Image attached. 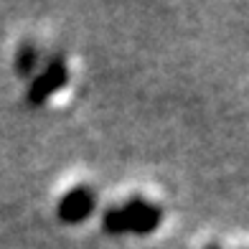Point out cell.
I'll use <instances>...</instances> for the list:
<instances>
[{"mask_svg":"<svg viewBox=\"0 0 249 249\" xmlns=\"http://www.w3.org/2000/svg\"><path fill=\"white\" fill-rule=\"evenodd\" d=\"M66 82H69V71H66L64 61H61V59L51 61L49 69L41 71V74L36 76V82L28 87V94H26L28 105H33V107L43 105V102H46L53 92H59V89H61Z\"/></svg>","mask_w":249,"mask_h":249,"instance_id":"6da1fadb","label":"cell"},{"mask_svg":"<svg viewBox=\"0 0 249 249\" xmlns=\"http://www.w3.org/2000/svg\"><path fill=\"white\" fill-rule=\"evenodd\" d=\"M122 211H124V216H127L132 234H150V231L158 229V224L163 219V211L158 206H153V203L142 201V198H130L122 206Z\"/></svg>","mask_w":249,"mask_h":249,"instance_id":"7a4b0ae2","label":"cell"},{"mask_svg":"<svg viewBox=\"0 0 249 249\" xmlns=\"http://www.w3.org/2000/svg\"><path fill=\"white\" fill-rule=\"evenodd\" d=\"M92 211H94V194L89 188H74L59 203V219L66 224L84 221Z\"/></svg>","mask_w":249,"mask_h":249,"instance_id":"3957f363","label":"cell"},{"mask_svg":"<svg viewBox=\"0 0 249 249\" xmlns=\"http://www.w3.org/2000/svg\"><path fill=\"white\" fill-rule=\"evenodd\" d=\"M102 226L105 231L109 234H122V231H130V224H127V216H124L122 209H109L102 219Z\"/></svg>","mask_w":249,"mask_h":249,"instance_id":"277c9868","label":"cell"},{"mask_svg":"<svg viewBox=\"0 0 249 249\" xmlns=\"http://www.w3.org/2000/svg\"><path fill=\"white\" fill-rule=\"evenodd\" d=\"M36 59H38V53H36V49L31 46V43H23L20 46V53H18V64H16V69H18V74H28L33 66H36Z\"/></svg>","mask_w":249,"mask_h":249,"instance_id":"5b68a950","label":"cell"},{"mask_svg":"<svg viewBox=\"0 0 249 249\" xmlns=\"http://www.w3.org/2000/svg\"><path fill=\"white\" fill-rule=\"evenodd\" d=\"M206 249H221V247H219V244H216V242H211V244H209V247H206Z\"/></svg>","mask_w":249,"mask_h":249,"instance_id":"8992f818","label":"cell"}]
</instances>
